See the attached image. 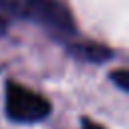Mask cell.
Listing matches in <instances>:
<instances>
[{"label":"cell","mask_w":129,"mask_h":129,"mask_svg":"<svg viewBox=\"0 0 129 129\" xmlns=\"http://www.w3.org/2000/svg\"><path fill=\"white\" fill-rule=\"evenodd\" d=\"M26 20H32L44 28L50 36L67 40L77 34L73 14L58 0H30L26 10Z\"/></svg>","instance_id":"1"},{"label":"cell","mask_w":129,"mask_h":129,"mask_svg":"<svg viewBox=\"0 0 129 129\" xmlns=\"http://www.w3.org/2000/svg\"><path fill=\"white\" fill-rule=\"evenodd\" d=\"M50 113V103L20 83H6V115L16 123H36Z\"/></svg>","instance_id":"2"},{"label":"cell","mask_w":129,"mask_h":129,"mask_svg":"<svg viewBox=\"0 0 129 129\" xmlns=\"http://www.w3.org/2000/svg\"><path fill=\"white\" fill-rule=\"evenodd\" d=\"M30 0H0V32H4L14 20L26 18Z\"/></svg>","instance_id":"3"},{"label":"cell","mask_w":129,"mask_h":129,"mask_svg":"<svg viewBox=\"0 0 129 129\" xmlns=\"http://www.w3.org/2000/svg\"><path fill=\"white\" fill-rule=\"evenodd\" d=\"M71 52L83 60H89V62H103L111 56V50L107 46H101L95 42H75L71 46Z\"/></svg>","instance_id":"4"},{"label":"cell","mask_w":129,"mask_h":129,"mask_svg":"<svg viewBox=\"0 0 129 129\" xmlns=\"http://www.w3.org/2000/svg\"><path fill=\"white\" fill-rule=\"evenodd\" d=\"M111 79H113V83H115L121 91H127V89H129V73H127L125 69L115 71V73L111 75Z\"/></svg>","instance_id":"5"},{"label":"cell","mask_w":129,"mask_h":129,"mask_svg":"<svg viewBox=\"0 0 129 129\" xmlns=\"http://www.w3.org/2000/svg\"><path fill=\"white\" fill-rule=\"evenodd\" d=\"M81 127H83V129H105L103 125H99V123H95V121H91V119H83Z\"/></svg>","instance_id":"6"}]
</instances>
